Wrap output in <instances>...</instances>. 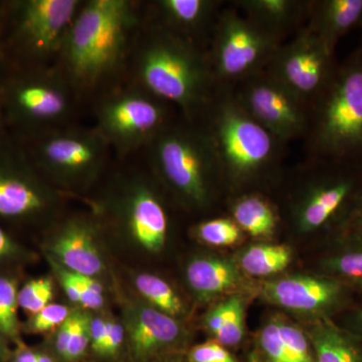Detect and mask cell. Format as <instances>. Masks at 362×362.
I'll return each instance as SVG.
<instances>
[{"label":"cell","mask_w":362,"mask_h":362,"mask_svg":"<svg viewBox=\"0 0 362 362\" xmlns=\"http://www.w3.org/2000/svg\"><path fill=\"white\" fill-rule=\"evenodd\" d=\"M233 6L285 42L306 25L310 0H237Z\"/></svg>","instance_id":"obj_20"},{"label":"cell","mask_w":362,"mask_h":362,"mask_svg":"<svg viewBox=\"0 0 362 362\" xmlns=\"http://www.w3.org/2000/svg\"><path fill=\"white\" fill-rule=\"evenodd\" d=\"M69 271V270H68ZM70 272L71 277L75 281L77 285L78 294H80V305L86 309H90V310H97L101 308L104 304L103 295H98L96 293L90 291L89 288L86 287L80 280L78 276L73 272Z\"/></svg>","instance_id":"obj_38"},{"label":"cell","mask_w":362,"mask_h":362,"mask_svg":"<svg viewBox=\"0 0 362 362\" xmlns=\"http://www.w3.org/2000/svg\"><path fill=\"white\" fill-rule=\"evenodd\" d=\"M232 90L243 108L281 141L304 139L310 107L268 71L247 78Z\"/></svg>","instance_id":"obj_11"},{"label":"cell","mask_w":362,"mask_h":362,"mask_svg":"<svg viewBox=\"0 0 362 362\" xmlns=\"http://www.w3.org/2000/svg\"><path fill=\"white\" fill-rule=\"evenodd\" d=\"M197 122L211 139L223 180L230 185L242 187L282 168L287 144L243 108L232 88H216Z\"/></svg>","instance_id":"obj_3"},{"label":"cell","mask_w":362,"mask_h":362,"mask_svg":"<svg viewBox=\"0 0 362 362\" xmlns=\"http://www.w3.org/2000/svg\"><path fill=\"white\" fill-rule=\"evenodd\" d=\"M49 246L54 261L73 273L95 278L103 270L96 233L89 221L80 218L66 221Z\"/></svg>","instance_id":"obj_18"},{"label":"cell","mask_w":362,"mask_h":362,"mask_svg":"<svg viewBox=\"0 0 362 362\" xmlns=\"http://www.w3.org/2000/svg\"><path fill=\"white\" fill-rule=\"evenodd\" d=\"M327 266L338 275L362 281V251L344 252L329 259Z\"/></svg>","instance_id":"obj_34"},{"label":"cell","mask_w":362,"mask_h":362,"mask_svg":"<svg viewBox=\"0 0 362 362\" xmlns=\"http://www.w3.org/2000/svg\"><path fill=\"white\" fill-rule=\"evenodd\" d=\"M4 338V337L0 334V362L6 361L7 357H8V349H7Z\"/></svg>","instance_id":"obj_43"},{"label":"cell","mask_w":362,"mask_h":362,"mask_svg":"<svg viewBox=\"0 0 362 362\" xmlns=\"http://www.w3.org/2000/svg\"><path fill=\"white\" fill-rule=\"evenodd\" d=\"M18 251V245L0 226V262L13 258Z\"/></svg>","instance_id":"obj_40"},{"label":"cell","mask_w":362,"mask_h":362,"mask_svg":"<svg viewBox=\"0 0 362 362\" xmlns=\"http://www.w3.org/2000/svg\"><path fill=\"white\" fill-rule=\"evenodd\" d=\"M18 288L11 279L0 276V334L18 342Z\"/></svg>","instance_id":"obj_29"},{"label":"cell","mask_w":362,"mask_h":362,"mask_svg":"<svg viewBox=\"0 0 362 362\" xmlns=\"http://www.w3.org/2000/svg\"><path fill=\"white\" fill-rule=\"evenodd\" d=\"M259 346L266 362H315L304 333L282 320L267 324L259 332Z\"/></svg>","instance_id":"obj_22"},{"label":"cell","mask_w":362,"mask_h":362,"mask_svg":"<svg viewBox=\"0 0 362 362\" xmlns=\"http://www.w3.org/2000/svg\"><path fill=\"white\" fill-rule=\"evenodd\" d=\"M244 302L240 297L228 298L216 305L206 317V326L225 347L239 345L244 337Z\"/></svg>","instance_id":"obj_26"},{"label":"cell","mask_w":362,"mask_h":362,"mask_svg":"<svg viewBox=\"0 0 362 362\" xmlns=\"http://www.w3.org/2000/svg\"><path fill=\"white\" fill-rule=\"evenodd\" d=\"M135 286L152 307L171 317L180 315L183 304L175 290L161 278L151 274H140L135 278Z\"/></svg>","instance_id":"obj_28"},{"label":"cell","mask_w":362,"mask_h":362,"mask_svg":"<svg viewBox=\"0 0 362 362\" xmlns=\"http://www.w3.org/2000/svg\"><path fill=\"white\" fill-rule=\"evenodd\" d=\"M107 333V320L101 317H93L90 321V345L95 354L102 356Z\"/></svg>","instance_id":"obj_37"},{"label":"cell","mask_w":362,"mask_h":362,"mask_svg":"<svg viewBox=\"0 0 362 362\" xmlns=\"http://www.w3.org/2000/svg\"><path fill=\"white\" fill-rule=\"evenodd\" d=\"M54 295V284L49 278L30 281L18 291V303L26 312L35 314L51 304Z\"/></svg>","instance_id":"obj_31"},{"label":"cell","mask_w":362,"mask_h":362,"mask_svg":"<svg viewBox=\"0 0 362 362\" xmlns=\"http://www.w3.org/2000/svg\"><path fill=\"white\" fill-rule=\"evenodd\" d=\"M356 322L358 323L359 326H361L362 330V309L359 311V313L357 314Z\"/></svg>","instance_id":"obj_46"},{"label":"cell","mask_w":362,"mask_h":362,"mask_svg":"<svg viewBox=\"0 0 362 362\" xmlns=\"http://www.w3.org/2000/svg\"><path fill=\"white\" fill-rule=\"evenodd\" d=\"M345 223H347L354 232L362 235V195L347 214Z\"/></svg>","instance_id":"obj_41"},{"label":"cell","mask_w":362,"mask_h":362,"mask_svg":"<svg viewBox=\"0 0 362 362\" xmlns=\"http://www.w3.org/2000/svg\"><path fill=\"white\" fill-rule=\"evenodd\" d=\"M37 362H54V359L51 356H47V354H40L37 357Z\"/></svg>","instance_id":"obj_45"},{"label":"cell","mask_w":362,"mask_h":362,"mask_svg":"<svg viewBox=\"0 0 362 362\" xmlns=\"http://www.w3.org/2000/svg\"><path fill=\"white\" fill-rule=\"evenodd\" d=\"M133 70L136 86L194 122L216 90L206 52L154 21L138 40Z\"/></svg>","instance_id":"obj_1"},{"label":"cell","mask_w":362,"mask_h":362,"mask_svg":"<svg viewBox=\"0 0 362 362\" xmlns=\"http://www.w3.org/2000/svg\"><path fill=\"white\" fill-rule=\"evenodd\" d=\"M232 218L246 232L256 238H269L278 226V214L270 202L258 192L240 194L230 204Z\"/></svg>","instance_id":"obj_24"},{"label":"cell","mask_w":362,"mask_h":362,"mask_svg":"<svg viewBox=\"0 0 362 362\" xmlns=\"http://www.w3.org/2000/svg\"><path fill=\"white\" fill-rule=\"evenodd\" d=\"M337 66L335 54L304 26L279 47L266 71L311 107L329 84Z\"/></svg>","instance_id":"obj_13"},{"label":"cell","mask_w":362,"mask_h":362,"mask_svg":"<svg viewBox=\"0 0 362 362\" xmlns=\"http://www.w3.org/2000/svg\"><path fill=\"white\" fill-rule=\"evenodd\" d=\"M194 233L207 245L226 247L237 244L242 238L243 230L232 218H216L199 223Z\"/></svg>","instance_id":"obj_30"},{"label":"cell","mask_w":362,"mask_h":362,"mask_svg":"<svg viewBox=\"0 0 362 362\" xmlns=\"http://www.w3.org/2000/svg\"><path fill=\"white\" fill-rule=\"evenodd\" d=\"M223 1L216 0H158L154 1V23L199 45L206 33L211 37Z\"/></svg>","instance_id":"obj_19"},{"label":"cell","mask_w":362,"mask_h":362,"mask_svg":"<svg viewBox=\"0 0 362 362\" xmlns=\"http://www.w3.org/2000/svg\"><path fill=\"white\" fill-rule=\"evenodd\" d=\"M76 317H77V312H71V315L69 316L65 322L59 326L58 333H57L54 345H56L57 352L62 358L65 356L66 347H68L71 333H73L74 327H75Z\"/></svg>","instance_id":"obj_39"},{"label":"cell","mask_w":362,"mask_h":362,"mask_svg":"<svg viewBox=\"0 0 362 362\" xmlns=\"http://www.w3.org/2000/svg\"><path fill=\"white\" fill-rule=\"evenodd\" d=\"M359 28H361V30H362V23H361V26H359ZM359 49H361V51L362 52V44H361V47H359Z\"/></svg>","instance_id":"obj_47"},{"label":"cell","mask_w":362,"mask_h":362,"mask_svg":"<svg viewBox=\"0 0 362 362\" xmlns=\"http://www.w3.org/2000/svg\"><path fill=\"white\" fill-rule=\"evenodd\" d=\"M262 293L272 303L288 310L317 313L337 303L341 286L329 279L291 276L265 283Z\"/></svg>","instance_id":"obj_17"},{"label":"cell","mask_w":362,"mask_h":362,"mask_svg":"<svg viewBox=\"0 0 362 362\" xmlns=\"http://www.w3.org/2000/svg\"><path fill=\"white\" fill-rule=\"evenodd\" d=\"M83 2L78 0H21L11 4V39L32 61L58 57L69 28Z\"/></svg>","instance_id":"obj_12"},{"label":"cell","mask_w":362,"mask_h":362,"mask_svg":"<svg viewBox=\"0 0 362 362\" xmlns=\"http://www.w3.org/2000/svg\"><path fill=\"white\" fill-rule=\"evenodd\" d=\"M309 178L292 206L293 220L300 232L322 228L351 209L362 195V161L308 157Z\"/></svg>","instance_id":"obj_8"},{"label":"cell","mask_w":362,"mask_h":362,"mask_svg":"<svg viewBox=\"0 0 362 362\" xmlns=\"http://www.w3.org/2000/svg\"><path fill=\"white\" fill-rule=\"evenodd\" d=\"M189 362H238L235 356L218 342L197 345L188 354Z\"/></svg>","instance_id":"obj_35"},{"label":"cell","mask_w":362,"mask_h":362,"mask_svg":"<svg viewBox=\"0 0 362 362\" xmlns=\"http://www.w3.org/2000/svg\"><path fill=\"white\" fill-rule=\"evenodd\" d=\"M206 52L216 88H233L268 68L284 42L233 8L221 9Z\"/></svg>","instance_id":"obj_6"},{"label":"cell","mask_w":362,"mask_h":362,"mask_svg":"<svg viewBox=\"0 0 362 362\" xmlns=\"http://www.w3.org/2000/svg\"><path fill=\"white\" fill-rule=\"evenodd\" d=\"M362 23V0H310L306 28L335 54L339 40Z\"/></svg>","instance_id":"obj_21"},{"label":"cell","mask_w":362,"mask_h":362,"mask_svg":"<svg viewBox=\"0 0 362 362\" xmlns=\"http://www.w3.org/2000/svg\"><path fill=\"white\" fill-rule=\"evenodd\" d=\"M28 157L0 143V216L28 218L51 209L54 197L35 175Z\"/></svg>","instance_id":"obj_15"},{"label":"cell","mask_w":362,"mask_h":362,"mask_svg":"<svg viewBox=\"0 0 362 362\" xmlns=\"http://www.w3.org/2000/svg\"><path fill=\"white\" fill-rule=\"evenodd\" d=\"M173 110L170 104L134 85L101 100L96 108V130L110 148L129 154L147 148L175 120Z\"/></svg>","instance_id":"obj_7"},{"label":"cell","mask_w":362,"mask_h":362,"mask_svg":"<svg viewBox=\"0 0 362 362\" xmlns=\"http://www.w3.org/2000/svg\"><path fill=\"white\" fill-rule=\"evenodd\" d=\"M310 343L315 362H362L361 345L330 324L315 326Z\"/></svg>","instance_id":"obj_25"},{"label":"cell","mask_w":362,"mask_h":362,"mask_svg":"<svg viewBox=\"0 0 362 362\" xmlns=\"http://www.w3.org/2000/svg\"><path fill=\"white\" fill-rule=\"evenodd\" d=\"M139 14L129 0H89L66 33L59 71L75 90L104 84L122 69Z\"/></svg>","instance_id":"obj_2"},{"label":"cell","mask_w":362,"mask_h":362,"mask_svg":"<svg viewBox=\"0 0 362 362\" xmlns=\"http://www.w3.org/2000/svg\"><path fill=\"white\" fill-rule=\"evenodd\" d=\"M125 329L122 324L114 320H107V333L105 338L103 351L101 356L112 357L116 356L122 346Z\"/></svg>","instance_id":"obj_36"},{"label":"cell","mask_w":362,"mask_h":362,"mask_svg":"<svg viewBox=\"0 0 362 362\" xmlns=\"http://www.w3.org/2000/svg\"><path fill=\"white\" fill-rule=\"evenodd\" d=\"M74 89L58 68L9 81L0 95L6 121L40 135L62 128L74 107Z\"/></svg>","instance_id":"obj_9"},{"label":"cell","mask_w":362,"mask_h":362,"mask_svg":"<svg viewBox=\"0 0 362 362\" xmlns=\"http://www.w3.org/2000/svg\"><path fill=\"white\" fill-rule=\"evenodd\" d=\"M146 149L157 177L181 202L199 209L211 204L214 187L223 177L213 144L201 123L183 117L175 119Z\"/></svg>","instance_id":"obj_5"},{"label":"cell","mask_w":362,"mask_h":362,"mask_svg":"<svg viewBox=\"0 0 362 362\" xmlns=\"http://www.w3.org/2000/svg\"><path fill=\"white\" fill-rule=\"evenodd\" d=\"M188 285L201 298H211L239 284L237 266L226 259L204 257L190 262L187 269Z\"/></svg>","instance_id":"obj_23"},{"label":"cell","mask_w":362,"mask_h":362,"mask_svg":"<svg viewBox=\"0 0 362 362\" xmlns=\"http://www.w3.org/2000/svg\"><path fill=\"white\" fill-rule=\"evenodd\" d=\"M70 309L61 304H49L33 315L28 324L32 332L44 333L61 326L71 315Z\"/></svg>","instance_id":"obj_33"},{"label":"cell","mask_w":362,"mask_h":362,"mask_svg":"<svg viewBox=\"0 0 362 362\" xmlns=\"http://www.w3.org/2000/svg\"><path fill=\"white\" fill-rule=\"evenodd\" d=\"M90 321L87 314L77 312L75 327L66 347L63 359L66 361L74 362L82 358L90 345Z\"/></svg>","instance_id":"obj_32"},{"label":"cell","mask_w":362,"mask_h":362,"mask_svg":"<svg viewBox=\"0 0 362 362\" xmlns=\"http://www.w3.org/2000/svg\"><path fill=\"white\" fill-rule=\"evenodd\" d=\"M40 352L33 351L25 345L21 344L14 354L13 362H37Z\"/></svg>","instance_id":"obj_42"},{"label":"cell","mask_w":362,"mask_h":362,"mask_svg":"<svg viewBox=\"0 0 362 362\" xmlns=\"http://www.w3.org/2000/svg\"><path fill=\"white\" fill-rule=\"evenodd\" d=\"M126 330L136 361L147 362L180 340L181 328L175 317L147 305H132L126 310Z\"/></svg>","instance_id":"obj_16"},{"label":"cell","mask_w":362,"mask_h":362,"mask_svg":"<svg viewBox=\"0 0 362 362\" xmlns=\"http://www.w3.org/2000/svg\"><path fill=\"white\" fill-rule=\"evenodd\" d=\"M112 206L138 245L149 252L163 249L168 239V214L148 180L137 177L126 181Z\"/></svg>","instance_id":"obj_14"},{"label":"cell","mask_w":362,"mask_h":362,"mask_svg":"<svg viewBox=\"0 0 362 362\" xmlns=\"http://www.w3.org/2000/svg\"><path fill=\"white\" fill-rule=\"evenodd\" d=\"M307 156L362 161V52L338 65L310 107L304 138Z\"/></svg>","instance_id":"obj_4"},{"label":"cell","mask_w":362,"mask_h":362,"mask_svg":"<svg viewBox=\"0 0 362 362\" xmlns=\"http://www.w3.org/2000/svg\"><path fill=\"white\" fill-rule=\"evenodd\" d=\"M292 261V251L285 245L258 244L250 247L240 258L243 270L252 276H270L284 270Z\"/></svg>","instance_id":"obj_27"},{"label":"cell","mask_w":362,"mask_h":362,"mask_svg":"<svg viewBox=\"0 0 362 362\" xmlns=\"http://www.w3.org/2000/svg\"><path fill=\"white\" fill-rule=\"evenodd\" d=\"M6 113H4V106H2L1 101H0V143H2V135H4V125H6Z\"/></svg>","instance_id":"obj_44"},{"label":"cell","mask_w":362,"mask_h":362,"mask_svg":"<svg viewBox=\"0 0 362 362\" xmlns=\"http://www.w3.org/2000/svg\"><path fill=\"white\" fill-rule=\"evenodd\" d=\"M109 149L108 143L96 129L59 128L39 135L30 158L59 182L82 185L101 173Z\"/></svg>","instance_id":"obj_10"}]
</instances>
